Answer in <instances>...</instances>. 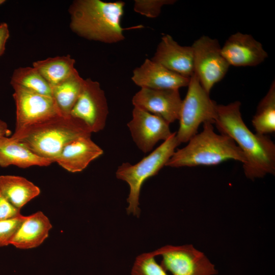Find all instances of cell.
Wrapping results in <instances>:
<instances>
[{
  "label": "cell",
  "instance_id": "6da1fadb",
  "mask_svg": "<svg viewBox=\"0 0 275 275\" xmlns=\"http://www.w3.org/2000/svg\"><path fill=\"white\" fill-rule=\"evenodd\" d=\"M241 103L217 104L214 124L221 134L232 139L245 158L243 169L252 180L275 174V145L267 135L253 133L244 122Z\"/></svg>",
  "mask_w": 275,
  "mask_h": 275
},
{
  "label": "cell",
  "instance_id": "7a4b0ae2",
  "mask_svg": "<svg viewBox=\"0 0 275 275\" xmlns=\"http://www.w3.org/2000/svg\"><path fill=\"white\" fill-rule=\"evenodd\" d=\"M125 3L100 0H75L68 8L71 30L85 39L115 43L125 38L121 18Z\"/></svg>",
  "mask_w": 275,
  "mask_h": 275
},
{
  "label": "cell",
  "instance_id": "3957f363",
  "mask_svg": "<svg viewBox=\"0 0 275 275\" xmlns=\"http://www.w3.org/2000/svg\"><path fill=\"white\" fill-rule=\"evenodd\" d=\"M92 132L81 120L71 116L56 115L14 131L10 137L22 143L34 153L52 160L70 141Z\"/></svg>",
  "mask_w": 275,
  "mask_h": 275
},
{
  "label": "cell",
  "instance_id": "277c9868",
  "mask_svg": "<svg viewBox=\"0 0 275 275\" xmlns=\"http://www.w3.org/2000/svg\"><path fill=\"white\" fill-rule=\"evenodd\" d=\"M203 124L202 131L193 136L186 146L175 150L166 166H211L232 159L245 163L244 154L232 139L215 133L210 122Z\"/></svg>",
  "mask_w": 275,
  "mask_h": 275
},
{
  "label": "cell",
  "instance_id": "5b68a950",
  "mask_svg": "<svg viewBox=\"0 0 275 275\" xmlns=\"http://www.w3.org/2000/svg\"><path fill=\"white\" fill-rule=\"evenodd\" d=\"M179 145L176 132H173L169 139L138 163L131 164L123 162L118 167L116 172L117 178L127 182L129 187L126 209L128 214L139 217V197L143 184L166 166Z\"/></svg>",
  "mask_w": 275,
  "mask_h": 275
},
{
  "label": "cell",
  "instance_id": "8992f818",
  "mask_svg": "<svg viewBox=\"0 0 275 275\" xmlns=\"http://www.w3.org/2000/svg\"><path fill=\"white\" fill-rule=\"evenodd\" d=\"M187 88L180 111L179 127L176 132L180 144L188 142L196 134L201 124H214L216 115L217 104L211 99L194 73L190 77Z\"/></svg>",
  "mask_w": 275,
  "mask_h": 275
},
{
  "label": "cell",
  "instance_id": "52a82bcc",
  "mask_svg": "<svg viewBox=\"0 0 275 275\" xmlns=\"http://www.w3.org/2000/svg\"><path fill=\"white\" fill-rule=\"evenodd\" d=\"M160 256V265L172 275H215V266L207 256L192 244L167 245L153 251Z\"/></svg>",
  "mask_w": 275,
  "mask_h": 275
},
{
  "label": "cell",
  "instance_id": "ba28073f",
  "mask_svg": "<svg viewBox=\"0 0 275 275\" xmlns=\"http://www.w3.org/2000/svg\"><path fill=\"white\" fill-rule=\"evenodd\" d=\"M194 52V73L209 94L213 86L225 76L230 66L221 53L218 41L202 36L191 45Z\"/></svg>",
  "mask_w": 275,
  "mask_h": 275
},
{
  "label": "cell",
  "instance_id": "9c48e42d",
  "mask_svg": "<svg viewBox=\"0 0 275 275\" xmlns=\"http://www.w3.org/2000/svg\"><path fill=\"white\" fill-rule=\"evenodd\" d=\"M108 113L105 94L100 84L90 78L85 79L70 116L84 122L92 133H96L104 128Z\"/></svg>",
  "mask_w": 275,
  "mask_h": 275
},
{
  "label": "cell",
  "instance_id": "30bf717a",
  "mask_svg": "<svg viewBox=\"0 0 275 275\" xmlns=\"http://www.w3.org/2000/svg\"><path fill=\"white\" fill-rule=\"evenodd\" d=\"M11 86L14 90L13 97L16 106L15 131L54 116L61 115L52 97L17 85Z\"/></svg>",
  "mask_w": 275,
  "mask_h": 275
},
{
  "label": "cell",
  "instance_id": "8fae6325",
  "mask_svg": "<svg viewBox=\"0 0 275 275\" xmlns=\"http://www.w3.org/2000/svg\"><path fill=\"white\" fill-rule=\"evenodd\" d=\"M132 119L127 123L132 140L143 152L151 151L160 141L169 139L173 132L170 124L161 118L134 107Z\"/></svg>",
  "mask_w": 275,
  "mask_h": 275
},
{
  "label": "cell",
  "instance_id": "7c38bea8",
  "mask_svg": "<svg viewBox=\"0 0 275 275\" xmlns=\"http://www.w3.org/2000/svg\"><path fill=\"white\" fill-rule=\"evenodd\" d=\"M182 102L177 89L141 88L132 99L134 107L157 116L169 124L179 119Z\"/></svg>",
  "mask_w": 275,
  "mask_h": 275
},
{
  "label": "cell",
  "instance_id": "4fadbf2b",
  "mask_svg": "<svg viewBox=\"0 0 275 275\" xmlns=\"http://www.w3.org/2000/svg\"><path fill=\"white\" fill-rule=\"evenodd\" d=\"M221 53L230 66L236 67L256 66L268 57L260 42L240 32L228 38L221 47Z\"/></svg>",
  "mask_w": 275,
  "mask_h": 275
},
{
  "label": "cell",
  "instance_id": "5bb4252c",
  "mask_svg": "<svg viewBox=\"0 0 275 275\" xmlns=\"http://www.w3.org/2000/svg\"><path fill=\"white\" fill-rule=\"evenodd\" d=\"M151 60L187 78H190L194 73L192 46L180 45L168 34L162 37Z\"/></svg>",
  "mask_w": 275,
  "mask_h": 275
},
{
  "label": "cell",
  "instance_id": "9a60e30c",
  "mask_svg": "<svg viewBox=\"0 0 275 275\" xmlns=\"http://www.w3.org/2000/svg\"><path fill=\"white\" fill-rule=\"evenodd\" d=\"M189 78L176 73L151 59L133 71L131 79L141 88L177 89L187 87Z\"/></svg>",
  "mask_w": 275,
  "mask_h": 275
},
{
  "label": "cell",
  "instance_id": "2e32d148",
  "mask_svg": "<svg viewBox=\"0 0 275 275\" xmlns=\"http://www.w3.org/2000/svg\"><path fill=\"white\" fill-rule=\"evenodd\" d=\"M103 154V150L91 136H82L67 144L54 162L69 172H80Z\"/></svg>",
  "mask_w": 275,
  "mask_h": 275
},
{
  "label": "cell",
  "instance_id": "e0dca14e",
  "mask_svg": "<svg viewBox=\"0 0 275 275\" xmlns=\"http://www.w3.org/2000/svg\"><path fill=\"white\" fill-rule=\"evenodd\" d=\"M52 227L48 217L38 211L26 216L10 245L21 250L37 248L47 238Z\"/></svg>",
  "mask_w": 275,
  "mask_h": 275
},
{
  "label": "cell",
  "instance_id": "ac0fdd59",
  "mask_svg": "<svg viewBox=\"0 0 275 275\" xmlns=\"http://www.w3.org/2000/svg\"><path fill=\"white\" fill-rule=\"evenodd\" d=\"M53 161L37 155L22 143L10 136L0 139V167L15 166L21 168L32 166L47 167Z\"/></svg>",
  "mask_w": 275,
  "mask_h": 275
},
{
  "label": "cell",
  "instance_id": "d6986e66",
  "mask_svg": "<svg viewBox=\"0 0 275 275\" xmlns=\"http://www.w3.org/2000/svg\"><path fill=\"white\" fill-rule=\"evenodd\" d=\"M0 191L14 207L21 209L38 196L40 188L27 179L19 176H0Z\"/></svg>",
  "mask_w": 275,
  "mask_h": 275
},
{
  "label": "cell",
  "instance_id": "ffe728a7",
  "mask_svg": "<svg viewBox=\"0 0 275 275\" xmlns=\"http://www.w3.org/2000/svg\"><path fill=\"white\" fill-rule=\"evenodd\" d=\"M75 60L70 55L50 57L33 62L34 67L51 87L66 80L77 71Z\"/></svg>",
  "mask_w": 275,
  "mask_h": 275
},
{
  "label": "cell",
  "instance_id": "44dd1931",
  "mask_svg": "<svg viewBox=\"0 0 275 275\" xmlns=\"http://www.w3.org/2000/svg\"><path fill=\"white\" fill-rule=\"evenodd\" d=\"M84 81L77 71L66 80L51 87V96L62 116H70L81 92Z\"/></svg>",
  "mask_w": 275,
  "mask_h": 275
},
{
  "label": "cell",
  "instance_id": "7402d4cb",
  "mask_svg": "<svg viewBox=\"0 0 275 275\" xmlns=\"http://www.w3.org/2000/svg\"><path fill=\"white\" fill-rule=\"evenodd\" d=\"M255 133L267 135L275 131V82L259 103L252 120Z\"/></svg>",
  "mask_w": 275,
  "mask_h": 275
},
{
  "label": "cell",
  "instance_id": "603a6c76",
  "mask_svg": "<svg viewBox=\"0 0 275 275\" xmlns=\"http://www.w3.org/2000/svg\"><path fill=\"white\" fill-rule=\"evenodd\" d=\"M10 85H17L33 92L51 96V87L33 67L15 69L11 77Z\"/></svg>",
  "mask_w": 275,
  "mask_h": 275
},
{
  "label": "cell",
  "instance_id": "cb8c5ba5",
  "mask_svg": "<svg viewBox=\"0 0 275 275\" xmlns=\"http://www.w3.org/2000/svg\"><path fill=\"white\" fill-rule=\"evenodd\" d=\"M155 258L153 252L138 256L134 262L131 275H169Z\"/></svg>",
  "mask_w": 275,
  "mask_h": 275
},
{
  "label": "cell",
  "instance_id": "d4e9b609",
  "mask_svg": "<svg viewBox=\"0 0 275 275\" xmlns=\"http://www.w3.org/2000/svg\"><path fill=\"white\" fill-rule=\"evenodd\" d=\"M175 2V0H135L133 10L147 17L154 18L159 16L163 6Z\"/></svg>",
  "mask_w": 275,
  "mask_h": 275
},
{
  "label": "cell",
  "instance_id": "484cf974",
  "mask_svg": "<svg viewBox=\"0 0 275 275\" xmlns=\"http://www.w3.org/2000/svg\"><path fill=\"white\" fill-rule=\"evenodd\" d=\"M26 216L22 214L0 221V248L10 245L11 242Z\"/></svg>",
  "mask_w": 275,
  "mask_h": 275
},
{
  "label": "cell",
  "instance_id": "4316f807",
  "mask_svg": "<svg viewBox=\"0 0 275 275\" xmlns=\"http://www.w3.org/2000/svg\"><path fill=\"white\" fill-rule=\"evenodd\" d=\"M21 215L20 210L12 205L0 191V221Z\"/></svg>",
  "mask_w": 275,
  "mask_h": 275
},
{
  "label": "cell",
  "instance_id": "83f0119b",
  "mask_svg": "<svg viewBox=\"0 0 275 275\" xmlns=\"http://www.w3.org/2000/svg\"><path fill=\"white\" fill-rule=\"evenodd\" d=\"M10 37L8 25L6 22L0 23V57H2L6 49V43Z\"/></svg>",
  "mask_w": 275,
  "mask_h": 275
},
{
  "label": "cell",
  "instance_id": "f1b7e54d",
  "mask_svg": "<svg viewBox=\"0 0 275 275\" xmlns=\"http://www.w3.org/2000/svg\"><path fill=\"white\" fill-rule=\"evenodd\" d=\"M10 133L6 122L0 119V139L3 136H9Z\"/></svg>",
  "mask_w": 275,
  "mask_h": 275
},
{
  "label": "cell",
  "instance_id": "f546056e",
  "mask_svg": "<svg viewBox=\"0 0 275 275\" xmlns=\"http://www.w3.org/2000/svg\"><path fill=\"white\" fill-rule=\"evenodd\" d=\"M6 2L5 0H0V6Z\"/></svg>",
  "mask_w": 275,
  "mask_h": 275
}]
</instances>
